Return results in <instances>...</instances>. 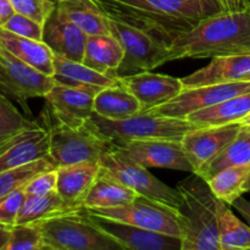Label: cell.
Masks as SVG:
<instances>
[{
	"mask_svg": "<svg viewBox=\"0 0 250 250\" xmlns=\"http://www.w3.org/2000/svg\"><path fill=\"white\" fill-rule=\"evenodd\" d=\"M250 92V81L229 83H215L185 88L165 104L146 110V112L161 116L186 119L192 112L214 106L238 94Z\"/></svg>",
	"mask_w": 250,
	"mask_h": 250,
	"instance_id": "cell-10",
	"label": "cell"
},
{
	"mask_svg": "<svg viewBox=\"0 0 250 250\" xmlns=\"http://www.w3.org/2000/svg\"><path fill=\"white\" fill-rule=\"evenodd\" d=\"M88 36L55 9L43 24V39L54 55L82 62Z\"/></svg>",
	"mask_w": 250,
	"mask_h": 250,
	"instance_id": "cell-18",
	"label": "cell"
},
{
	"mask_svg": "<svg viewBox=\"0 0 250 250\" xmlns=\"http://www.w3.org/2000/svg\"><path fill=\"white\" fill-rule=\"evenodd\" d=\"M243 193H250V171L248 173V177H247L246 182L243 185Z\"/></svg>",
	"mask_w": 250,
	"mask_h": 250,
	"instance_id": "cell-44",
	"label": "cell"
},
{
	"mask_svg": "<svg viewBox=\"0 0 250 250\" xmlns=\"http://www.w3.org/2000/svg\"><path fill=\"white\" fill-rule=\"evenodd\" d=\"M138 197L134 190L122 185L109 171L100 166L99 173L83 200L84 209H105L127 204Z\"/></svg>",
	"mask_w": 250,
	"mask_h": 250,
	"instance_id": "cell-22",
	"label": "cell"
},
{
	"mask_svg": "<svg viewBox=\"0 0 250 250\" xmlns=\"http://www.w3.org/2000/svg\"><path fill=\"white\" fill-rule=\"evenodd\" d=\"M49 151L48 132L44 127H34L20 134L0 154V172L46 158Z\"/></svg>",
	"mask_w": 250,
	"mask_h": 250,
	"instance_id": "cell-20",
	"label": "cell"
},
{
	"mask_svg": "<svg viewBox=\"0 0 250 250\" xmlns=\"http://www.w3.org/2000/svg\"><path fill=\"white\" fill-rule=\"evenodd\" d=\"M38 126L37 122L24 117L9 98L0 93V154L20 134Z\"/></svg>",
	"mask_w": 250,
	"mask_h": 250,
	"instance_id": "cell-32",
	"label": "cell"
},
{
	"mask_svg": "<svg viewBox=\"0 0 250 250\" xmlns=\"http://www.w3.org/2000/svg\"><path fill=\"white\" fill-rule=\"evenodd\" d=\"M250 39V10L219 12L200 20L194 27L182 32L168 45L167 60L212 59L244 53Z\"/></svg>",
	"mask_w": 250,
	"mask_h": 250,
	"instance_id": "cell-2",
	"label": "cell"
},
{
	"mask_svg": "<svg viewBox=\"0 0 250 250\" xmlns=\"http://www.w3.org/2000/svg\"><path fill=\"white\" fill-rule=\"evenodd\" d=\"M84 209V208H83ZM88 214L115 221L133 225L141 229L180 237L177 214L175 208L164 203L138 195L127 204L105 209H84Z\"/></svg>",
	"mask_w": 250,
	"mask_h": 250,
	"instance_id": "cell-8",
	"label": "cell"
},
{
	"mask_svg": "<svg viewBox=\"0 0 250 250\" xmlns=\"http://www.w3.org/2000/svg\"><path fill=\"white\" fill-rule=\"evenodd\" d=\"M100 166L109 171L122 185L131 188L138 195L164 203L172 208H177L181 203V194L177 188H171L154 177L148 168L133 163L126 156L110 149L103 154L99 161Z\"/></svg>",
	"mask_w": 250,
	"mask_h": 250,
	"instance_id": "cell-9",
	"label": "cell"
},
{
	"mask_svg": "<svg viewBox=\"0 0 250 250\" xmlns=\"http://www.w3.org/2000/svg\"><path fill=\"white\" fill-rule=\"evenodd\" d=\"M247 128H248V129H250V127H247Z\"/></svg>",
	"mask_w": 250,
	"mask_h": 250,
	"instance_id": "cell-47",
	"label": "cell"
},
{
	"mask_svg": "<svg viewBox=\"0 0 250 250\" xmlns=\"http://www.w3.org/2000/svg\"><path fill=\"white\" fill-rule=\"evenodd\" d=\"M85 211V210H84ZM87 212V211H85ZM87 215L93 224L97 225L103 232L116 241L122 249L131 250H181L182 242L180 237L141 229L133 225L105 217Z\"/></svg>",
	"mask_w": 250,
	"mask_h": 250,
	"instance_id": "cell-15",
	"label": "cell"
},
{
	"mask_svg": "<svg viewBox=\"0 0 250 250\" xmlns=\"http://www.w3.org/2000/svg\"><path fill=\"white\" fill-rule=\"evenodd\" d=\"M53 78L61 84L94 89H102L119 82L117 75H104L80 61L68 60L58 55H54Z\"/></svg>",
	"mask_w": 250,
	"mask_h": 250,
	"instance_id": "cell-23",
	"label": "cell"
},
{
	"mask_svg": "<svg viewBox=\"0 0 250 250\" xmlns=\"http://www.w3.org/2000/svg\"><path fill=\"white\" fill-rule=\"evenodd\" d=\"M17 14L31 17L34 21L44 24L49 15L54 11L56 2L54 0H9Z\"/></svg>",
	"mask_w": 250,
	"mask_h": 250,
	"instance_id": "cell-35",
	"label": "cell"
},
{
	"mask_svg": "<svg viewBox=\"0 0 250 250\" xmlns=\"http://www.w3.org/2000/svg\"><path fill=\"white\" fill-rule=\"evenodd\" d=\"M244 53H247V51H250V39L248 42L246 43V45H244V49H243Z\"/></svg>",
	"mask_w": 250,
	"mask_h": 250,
	"instance_id": "cell-46",
	"label": "cell"
},
{
	"mask_svg": "<svg viewBox=\"0 0 250 250\" xmlns=\"http://www.w3.org/2000/svg\"><path fill=\"white\" fill-rule=\"evenodd\" d=\"M14 12L9 0H0V27L14 15Z\"/></svg>",
	"mask_w": 250,
	"mask_h": 250,
	"instance_id": "cell-42",
	"label": "cell"
},
{
	"mask_svg": "<svg viewBox=\"0 0 250 250\" xmlns=\"http://www.w3.org/2000/svg\"><path fill=\"white\" fill-rule=\"evenodd\" d=\"M55 81L0 46V93L24 105L32 98L45 97Z\"/></svg>",
	"mask_w": 250,
	"mask_h": 250,
	"instance_id": "cell-11",
	"label": "cell"
},
{
	"mask_svg": "<svg viewBox=\"0 0 250 250\" xmlns=\"http://www.w3.org/2000/svg\"><path fill=\"white\" fill-rule=\"evenodd\" d=\"M78 210L81 209H72L66 205L56 192L46 195H26L17 216L16 225L36 224L38 221Z\"/></svg>",
	"mask_w": 250,
	"mask_h": 250,
	"instance_id": "cell-30",
	"label": "cell"
},
{
	"mask_svg": "<svg viewBox=\"0 0 250 250\" xmlns=\"http://www.w3.org/2000/svg\"><path fill=\"white\" fill-rule=\"evenodd\" d=\"M56 181H58V172L56 168L43 171L34 176L24 186L26 195H46L56 192Z\"/></svg>",
	"mask_w": 250,
	"mask_h": 250,
	"instance_id": "cell-38",
	"label": "cell"
},
{
	"mask_svg": "<svg viewBox=\"0 0 250 250\" xmlns=\"http://www.w3.org/2000/svg\"><path fill=\"white\" fill-rule=\"evenodd\" d=\"M99 170V163H80L56 167V193L70 208L82 209L83 200L94 183Z\"/></svg>",
	"mask_w": 250,
	"mask_h": 250,
	"instance_id": "cell-19",
	"label": "cell"
},
{
	"mask_svg": "<svg viewBox=\"0 0 250 250\" xmlns=\"http://www.w3.org/2000/svg\"><path fill=\"white\" fill-rule=\"evenodd\" d=\"M50 168H55V166L46 156V158L38 159L26 165L2 171L0 172V198L17 188L23 187L34 176Z\"/></svg>",
	"mask_w": 250,
	"mask_h": 250,
	"instance_id": "cell-33",
	"label": "cell"
},
{
	"mask_svg": "<svg viewBox=\"0 0 250 250\" xmlns=\"http://www.w3.org/2000/svg\"><path fill=\"white\" fill-rule=\"evenodd\" d=\"M24 186L0 198V225H2V226L11 229L16 225L22 203L26 198Z\"/></svg>",
	"mask_w": 250,
	"mask_h": 250,
	"instance_id": "cell-36",
	"label": "cell"
},
{
	"mask_svg": "<svg viewBox=\"0 0 250 250\" xmlns=\"http://www.w3.org/2000/svg\"><path fill=\"white\" fill-rule=\"evenodd\" d=\"M217 232L220 250H250V226L221 200L217 207Z\"/></svg>",
	"mask_w": 250,
	"mask_h": 250,
	"instance_id": "cell-29",
	"label": "cell"
},
{
	"mask_svg": "<svg viewBox=\"0 0 250 250\" xmlns=\"http://www.w3.org/2000/svg\"><path fill=\"white\" fill-rule=\"evenodd\" d=\"M5 250H45L38 225L17 224L11 227V233Z\"/></svg>",
	"mask_w": 250,
	"mask_h": 250,
	"instance_id": "cell-34",
	"label": "cell"
},
{
	"mask_svg": "<svg viewBox=\"0 0 250 250\" xmlns=\"http://www.w3.org/2000/svg\"><path fill=\"white\" fill-rule=\"evenodd\" d=\"M36 224L43 236L45 250H124L116 241L93 224L84 209Z\"/></svg>",
	"mask_w": 250,
	"mask_h": 250,
	"instance_id": "cell-4",
	"label": "cell"
},
{
	"mask_svg": "<svg viewBox=\"0 0 250 250\" xmlns=\"http://www.w3.org/2000/svg\"><path fill=\"white\" fill-rule=\"evenodd\" d=\"M239 124H241L242 127H250V114L247 115L244 119H242L241 121H239Z\"/></svg>",
	"mask_w": 250,
	"mask_h": 250,
	"instance_id": "cell-45",
	"label": "cell"
},
{
	"mask_svg": "<svg viewBox=\"0 0 250 250\" xmlns=\"http://www.w3.org/2000/svg\"><path fill=\"white\" fill-rule=\"evenodd\" d=\"M99 90L55 82L44 98L55 121L75 127L89 121L94 114V97Z\"/></svg>",
	"mask_w": 250,
	"mask_h": 250,
	"instance_id": "cell-13",
	"label": "cell"
},
{
	"mask_svg": "<svg viewBox=\"0 0 250 250\" xmlns=\"http://www.w3.org/2000/svg\"><path fill=\"white\" fill-rule=\"evenodd\" d=\"M111 19L149 32L167 45L205 12L197 0H93Z\"/></svg>",
	"mask_w": 250,
	"mask_h": 250,
	"instance_id": "cell-1",
	"label": "cell"
},
{
	"mask_svg": "<svg viewBox=\"0 0 250 250\" xmlns=\"http://www.w3.org/2000/svg\"><path fill=\"white\" fill-rule=\"evenodd\" d=\"M224 12H239L250 10V0H219Z\"/></svg>",
	"mask_w": 250,
	"mask_h": 250,
	"instance_id": "cell-39",
	"label": "cell"
},
{
	"mask_svg": "<svg viewBox=\"0 0 250 250\" xmlns=\"http://www.w3.org/2000/svg\"><path fill=\"white\" fill-rule=\"evenodd\" d=\"M109 31L124 49V59L117 76L151 71L167 63L168 45L160 38L137 27L107 16Z\"/></svg>",
	"mask_w": 250,
	"mask_h": 250,
	"instance_id": "cell-7",
	"label": "cell"
},
{
	"mask_svg": "<svg viewBox=\"0 0 250 250\" xmlns=\"http://www.w3.org/2000/svg\"><path fill=\"white\" fill-rule=\"evenodd\" d=\"M241 124L221 126L195 127L183 136L181 146L192 165L193 172H198L209 164L241 131Z\"/></svg>",
	"mask_w": 250,
	"mask_h": 250,
	"instance_id": "cell-14",
	"label": "cell"
},
{
	"mask_svg": "<svg viewBox=\"0 0 250 250\" xmlns=\"http://www.w3.org/2000/svg\"><path fill=\"white\" fill-rule=\"evenodd\" d=\"M55 10L87 36L110 33L107 15L93 0H60Z\"/></svg>",
	"mask_w": 250,
	"mask_h": 250,
	"instance_id": "cell-26",
	"label": "cell"
},
{
	"mask_svg": "<svg viewBox=\"0 0 250 250\" xmlns=\"http://www.w3.org/2000/svg\"><path fill=\"white\" fill-rule=\"evenodd\" d=\"M197 1L202 5L205 16H211V15L222 12V7L219 0H197Z\"/></svg>",
	"mask_w": 250,
	"mask_h": 250,
	"instance_id": "cell-41",
	"label": "cell"
},
{
	"mask_svg": "<svg viewBox=\"0 0 250 250\" xmlns=\"http://www.w3.org/2000/svg\"><path fill=\"white\" fill-rule=\"evenodd\" d=\"M232 207L244 217V220L247 221V224L250 226V202L249 200L244 199L243 197H238L233 203H232Z\"/></svg>",
	"mask_w": 250,
	"mask_h": 250,
	"instance_id": "cell-40",
	"label": "cell"
},
{
	"mask_svg": "<svg viewBox=\"0 0 250 250\" xmlns=\"http://www.w3.org/2000/svg\"><path fill=\"white\" fill-rule=\"evenodd\" d=\"M0 46L27 65L53 77L54 54L43 41L17 36L0 27Z\"/></svg>",
	"mask_w": 250,
	"mask_h": 250,
	"instance_id": "cell-21",
	"label": "cell"
},
{
	"mask_svg": "<svg viewBox=\"0 0 250 250\" xmlns=\"http://www.w3.org/2000/svg\"><path fill=\"white\" fill-rule=\"evenodd\" d=\"M112 149L143 167H160L193 172L181 142L168 139H143L114 144Z\"/></svg>",
	"mask_w": 250,
	"mask_h": 250,
	"instance_id": "cell-12",
	"label": "cell"
},
{
	"mask_svg": "<svg viewBox=\"0 0 250 250\" xmlns=\"http://www.w3.org/2000/svg\"><path fill=\"white\" fill-rule=\"evenodd\" d=\"M46 132L48 158L55 168L80 163H99L103 154L112 148L90 120L75 127L55 121Z\"/></svg>",
	"mask_w": 250,
	"mask_h": 250,
	"instance_id": "cell-6",
	"label": "cell"
},
{
	"mask_svg": "<svg viewBox=\"0 0 250 250\" xmlns=\"http://www.w3.org/2000/svg\"><path fill=\"white\" fill-rule=\"evenodd\" d=\"M10 233H11V229L6 226L0 225V250H5L7 242H9Z\"/></svg>",
	"mask_w": 250,
	"mask_h": 250,
	"instance_id": "cell-43",
	"label": "cell"
},
{
	"mask_svg": "<svg viewBox=\"0 0 250 250\" xmlns=\"http://www.w3.org/2000/svg\"><path fill=\"white\" fill-rule=\"evenodd\" d=\"M250 114V92L232 97L214 106L198 110L186 119L198 127L239 124Z\"/></svg>",
	"mask_w": 250,
	"mask_h": 250,
	"instance_id": "cell-27",
	"label": "cell"
},
{
	"mask_svg": "<svg viewBox=\"0 0 250 250\" xmlns=\"http://www.w3.org/2000/svg\"><path fill=\"white\" fill-rule=\"evenodd\" d=\"M242 165H250V129L247 127H242L233 141L229 142L209 164L195 173L208 181L221 170Z\"/></svg>",
	"mask_w": 250,
	"mask_h": 250,
	"instance_id": "cell-28",
	"label": "cell"
},
{
	"mask_svg": "<svg viewBox=\"0 0 250 250\" xmlns=\"http://www.w3.org/2000/svg\"><path fill=\"white\" fill-rule=\"evenodd\" d=\"M93 111L107 120H124L142 111L138 100L120 82L102 88L94 97Z\"/></svg>",
	"mask_w": 250,
	"mask_h": 250,
	"instance_id": "cell-25",
	"label": "cell"
},
{
	"mask_svg": "<svg viewBox=\"0 0 250 250\" xmlns=\"http://www.w3.org/2000/svg\"><path fill=\"white\" fill-rule=\"evenodd\" d=\"M90 121L112 146L143 139L181 142L187 132L198 127L187 119L161 116L146 111H141L124 120H107L93 114Z\"/></svg>",
	"mask_w": 250,
	"mask_h": 250,
	"instance_id": "cell-5",
	"label": "cell"
},
{
	"mask_svg": "<svg viewBox=\"0 0 250 250\" xmlns=\"http://www.w3.org/2000/svg\"><path fill=\"white\" fill-rule=\"evenodd\" d=\"M249 171L250 165L232 166L215 173L207 182L217 199L231 205L243 194V185Z\"/></svg>",
	"mask_w": 250,
	"mask_h": 250,
	"instance_id": "cell-31",
	"label": "cell"
},
{
	"mask_svg": "<svg viewBox=\"0 0 250 250\" xmlns=\"http://www.w3.org/2000/svg\"><path fill=\"white\" fill-rule=\"evenodd\" d=\"M119 82L136 97L142 111L165 104L183 89L181 78L150 71L119 76Z\"/></svg>",
	"mask_w": 250,
	"mask_h": 250,
	"instance_id": "cell-16",
	"label": "cell"
},
{
	"mask_svg": "<svg viewBox=\"0 0 250 250\" xmlns=\"http://www.w3.org/2000/svg\"><path fill=\"white\" fill-rule=\"evenodd\" d=\"M239 81H250V51L212 58L209 65L181 78L183 89Z\"/></svg>",
	"mask_w": 250,
	"mask_h": 250,
	"instance_id": "cell-17",
	"label": "cell"
},
{
	"mask_svg": "<svg viewBox=\"0 0 250 250\" xmlns=\"http://www.w3.org/2000/svg\"><path fill=\"white\" fill-rule=\"evenodd\" d=\"M124 59V49L111 34L88 36L82 62L104 75H116Z\"/></svg>",
	"mask_w": 250,
	"mask_h": 250,
	"instance_id": "cell-24",
	"label": "cell"
},
{
	"mask_svg": "<svg viewBox=\"0 0 250 250\" xmlns=\"http://www.w3.org/2000/svg\"><path fill=\"white\" fill-rule=\"evenodd\" d=\"M1 27L17 36L26 37L34 41L43 39V24L17 12H14V15Z\"/></svg>",
	"mask_w": 250,
	"mask_h": 250,
	"instance_id": "cell-37",
	"label": "cell"
},
{
	"mask_svg": "<svg viewBox=\"0 0 250 250\" xmlns=\"http://www.w3.org/2000/svg\"><path fill=\"white\" fill-rule=\"evenodd\" d=\"M181 203L176 208L181 232V250H220L217 232L219 202L209 185L193 173L176 187Z\"/></svg>",
	"mask_w": 250,
	"mask_h": 250,
	"instance_id": "cell-3",
	"label": "cell"
}]
</instances>
